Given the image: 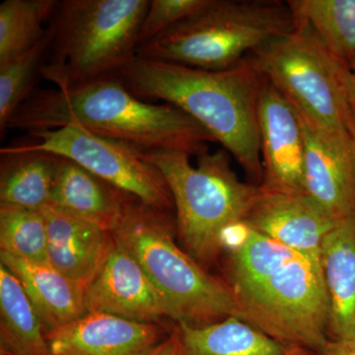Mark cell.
I'll return each mask as SVG.
<instances>
[{
  "label": "cell",
  "mask_w": 355,
  "mask_h": 355,
  "mask_svg": "<svg viewBox=\"0 0 355 355\" xmlns=\"http://www.w3.org/2000/svg\"><path fill=\"white\" fill-rule=\"evenodd\" d=\"M228 253L225 282L238 318L286 347L317 354L329 340L322 266L253 229Z\"/></svg>",
  "instance_id": "cell-1"
},
{
  "label": "cell",
  "mask_w": 355,
  "mask_h": 355,
  "mask_svg": "<svg viewBox=\"0 0 355 355\" xmlns=\"http://www.w3.org/2000/svg\"><path fill=\"white\" fill-rule=\"evenodd\" d=\"M116 76L139 99L162 101L188 114L260 186L263 170L259 100L263 76L251 55L221 71L135 55Z\"/></svg>",
  "instance_id": "cell-2"
},
{
  "label": "cell",
  "mask_w": 355,
  "mask_h": 355,
  "mask_svg": "<svg viewBox=\"0 0 355 355\" xmlns=\"http://www.w3.org/2000/svg\"><path fill=\"white\" fill-rule=\"evenodd\" d=\"M76 125L142 151H181L200 156L216 139L173 105L140 100L116 76L69 89L35 91L9 121L30 133Z\"/></svg>",
  "instance_id": "cell-3"
},
{
  "label": "cell",
  "mask_w": 355,
  "mask_h": 355,
  "mask_svg": "<svg viewBox=\"0 0 355 355\" xmlns=\"http://www.w3.org/2000/svg\"><path fill=\"white\" fill-rule=\"evenodd\" d=\"M176 216L132 198L112 235L139 261L178 324L207 326L238 317L225 280L207 272L175 242Z\"/></svg>",
  "instance_id": "cell-4"
},
{
  "label": "cell",
  "mask_w": 355,
  "mask_h": 355,
  "mask_svg": "<svg viewBox=\"0 0 355 355\" xmlns=\"http://www.w3.org/2000/svg\"><path fill=\"white\" fill-rule=\"evenodd\" d=\"M140 153L169 187L182 247L207 270L223 251L224 231L245 220L260 197V187L239 179L225 149L198 156L196 167L181 151Z\"/></svg>",
  "instance_id": "cell-5"
},
{
  "label": "cell",
  "mask_w": 355,
  "mask_h": 355,
  "mask_svg": "<svg viewBox=\"0 0 355 355\" xmlns=\"http://www.w3.org/2000/svg\"><path fill=\"white\" fill-rule=\"evenodd\" d=\"M149 0H60L42 78L64 90L116 76L137 55Z\"/></svg>",
  "instance_id": "cell-6"
},
{
  "label": "cell",
  "mask_w": 355,
  "mask_h": 355,
  "mask_svg": "<svg viewBox=\"0 0 355 355\" xmlns=\"http://www.w3.org/2000/svg\"><path fill=\"white\" fill-rule=\"evenodd\" d=\"M288 2L211 0L187 18L140 46L137 55L193 69H232L268 42L295 29Z\"/></svg>",
  "instance_id": "cell-7"
},
{
  "label": "cell",
  "mask_w": 355,
  "mask_h": 355,
  "mask_svg": "<svg viewBox=\"0 0 355 355\" xmlns=\"http://www.w3.org/2000/svg\"><path fill=\"white\" fill-rule=\"evenodd\" d=\"M250 53L257 67L291 103L299 116L334 139L352 141L354 114L343 69L306 23Z\"/></svg>",
  "instance_id": "cell-8"
},
{
  "label": "cell",
  "mask_w": 355,
  "mask_h": 355,
  "mask_svg": "<svg viewBox=\"0 0 355 355\" xmlns=\"http://www.w3.org/2000/svg\"><path fill=\"white\" fill-rule=\"evenodd\" d=\"M37 142L18 146L73 161L107 183L153 209L174 211L164 177L142 157L140 149L99 137L76 125L30 133Z\"/></svg>",
  "instance_id": "cell-9"
},
{
  "label": "cell",
  "mask_w": 355,
  "mask_h": 355,
  "mask_svg": "<svg viewBox=\"0 0 355 355\" xmlns=\"http://www.w3.org/2000/svg\"><path fill=\"white\" fill-rule=\"evenodd\" d=\"M263 181L270 193H306L302 125L291 103L265 76L259 100Z\"/></svg>",
  "instance_id": "cell-10"
},
{
  "label": "cell",
  "mask_w": 355,
  "mask_h": 355,
  "mask_svg": "<svg viewBox=\"0 0 355 355\" xmlns=\"http://www.w3.org/2000/svg\"><path fill=\"white\" fill-rule=\"evenodd\" d=\"M85 299L88 313H106L147 324L169 319L142 266L113 235L99 272L86 287Z\"/></svg>",
  "instance_id": "cell-11"
},
{
  "label": "cell",
  "mask_w": 355,
  "mask_h": 355,
  "mask_svg": "<svg viewBox=\"0 0 355 355\" xmlns=\"http://www.w3.org/2000/svg\"><path fill=\"white\" fill-rule=\"evenodd\" d=\"M245 223L321 266L324 238L340 222L331 218L307 193H270L261 191Z\"/></svg>",
  "instance_id": "cell-12"
},
{
  "label": "cell",
  "mask_w": 355,
  "mask_h": 355,
  "mask_svg": "<svg viewBox=\"0 0 355 355\" xmlns=\"http://www.w3.org/2000/svg\"><path fill=\"white\" fill-rule=\"evenodd\" d=\"M298 116L305 144L306 193L336 221L355 216L354 139H334Z\"/></svg>",
  "instance_id": "cell-13"
},
{
  "label": "cell",
  "mask_w": 355,
  "mask_h": 355,
  "mask_svg": "<svg viewBox=\"0 0 355 355\" xmlns=\"http://www.w3.org/2000/svg\"><path fill=\"white\" fill-rule=\"evenodd\" d=\"M170 331L163 324L88 313L46 338L51 355H146Z\"/></svg>",
  "instance_id": "cell-14"
},
{
  "label": "cell",
  "mask_w": 355,
  "mask_h": 355,
  "mask_svg": "<svg viewBox=\"0 0 355 355\" xmlns=\"http://www.w3.org/2000/svg\"><path fill=\"white\" fill-rule=\"evenodd\" d=\"M41 211L48 233L49 263L86 289L106 258L111 233L51 205Z\"/></svg>",
  "instance_id": "cell-15"
},
{
  "label": "cell",
  "mask_w": 355,
  "mask_h": 355,
  "mask_svg": "<svg viewBox=\"0 0 355 355\" xmlns=\"http://www.w3.org/2000/svg\"><path fill=\"white\" fill-rule=\"evenodd\" d=\"M1 265L17 277L41 320L46 336L88 314L85 291L50 263H36L0 252Z\"/></svg>",
  "instance_id": "cell-16"
},
{
  "label": "cell",
  "mask_w": 355,
  "mask_h": 355,
  "mask_svg": "<svg viewBox=\"0 0 355 355\" xmlns=\"http://www.w3.org/2000/svg\"><path fill=\"white\" fill-rule=\"evenodd\" d=\"M321 266L329 298L328 338L355 340V216L324 238Z\"/></svg>",
  "instance_id": "cell-17"
},
{
  "label": "cell",
  "mask_w": 355,
  "mask_h": 355,
  "mask_svg": "<svg viewBox=\"0 0 355 355\" xmlns=\"http://www.w3.org/2000/svg\"><path fill=\"white\" fill-rule=\"evenodd\" d=\"M132 198L73 161L62 157L49 205L112 233Z\"/></svg>",
  "instance_id": "cell-18"
},
{
  "label": "cell",
  "mask_w": 355,
  "mask_h": 355,
  "mask_svg": "<svg viewBox=\"0 0 355 355\" xmlns=\"http://www.w3.org/2000/svg\"><path fill=\"white\" fill-rule=\"evenodd\" d=\"M0 205L41 210L50 203L60 156L8 146L0 150Z\"/></svg>",
  "instance_id": "cell-19"
},
{
  "label": "cell",
  "mask_w": 355,
  "mask_h": 355,
  "mask_svg": "<svg viewBox=\"0 0 355 355\" xmlns=\"http://www.w3.org/2000/svg\"><path fill=\"white\" fill-rule=\"evenodd\" d=\"M183 355H298L238 317L191 327L178 324Z\"/></svg>",
  "instance_id": "cell-20"
},
{
  "label": "cell",
  "mask_w": 355,
  "mask_h": 355,
  "mask_svg": "<svg viewBox=\"0 0 355 355\" xmlns=\"http://www.w3.org/2000/svg\"><path fill=\"white\" fill-rule=\"evenodd\" d=\"M0 350L51 355L41 320L17 277L0 266Z\"/></svg>",
  "instance_id": "cell-21"
},
{
  "label": "cell",
  "mask_w": 355,
  "mask_h": 355,
  "mask_svg": "<svg viewBox=\"0 0 355 355\" xmlns=\"http://www.w3.org/2000/svg\"><path fill=\"white\" fill-rule=\"evenodd\" d=\"M296 22L306 23L331 55L349 67L355 60V0H289Z\"/></svg>",
  "instance_id": "cell-22"
},
{
  "label": "cell",
  "mask_w": 355,
  "mask_h": 355,
  "mask_svg": "<svg viewBox=\"0 0 355 355\" xmlns=\"http://www.w3.org/2000/svg\"><path fill=\"white\" fill-rule=\"evenodd\" d=\"M58 0H6L0 4V64L46 36Z\"/></svg>",
  "instance_id": "cell-23"
},
{
  "label": "cell",
  "mask_w": 355,
  "mask_h": 355,
  "mask_svg": "<svg viewBox=\"0 0 355 355\" xmlns=\"http://www.w3.org/2000/svg\"><path fill=\"white\" fill-rule=\"evenodd\" d=\"M50 46V35L22 55L0 64V133L3 139L9 121L34 94Z\"/></svg>",
  "instance_id": "cell-24"
},
{
  "label": "cell",
  "mask_w": 355,
  "mask_h": 355,
  "mask_svg": "<svg viewBox=\"0 0 355 355\" xmlns=\"http://www.w3.org/2000/svg\"><path fill=\"white\" fill-rule=\"evenodd\" d=\"M2 253L22 260L49 263L48 233L41 210L0 205Z\"/></svg>",
  "instance_id": "cell-25"
},
{
  "label": "cell",
  "mask_w": 355,
  "mask_h": 355,
  "mask_svg": "<svg viewBox=\"0 0 355 355\" xmlns=\"http://www.w3.org/2000/svg\"><path fill=\"white\" fill-rule=\"evenodd\" d=\"M211 0H151L140 26L139 48L161 33L196 15Z\"/></svg>",
  "instance_id": "cell-26"
},
{
  "label": "cell",
  "mask_w": 355,
  "mask_h": 355,
  "mask_svg": "<svg viewBox=\"0 0 355 355\" xmlns=\"http://www.w3.org/2000/svg\"><path fill=\"white\" fill-rule=\"evenodd\" d=\"M146 355H183L181 338H180L177 324L170 331L167 338Z\"/></svg>",
  "instance_id": "cell-27"
},
{
  "label": "cell",
  "mask_w": 355,
  "mask_h": 355,
  "mask_svg": "<svg viewBox=\"0 0 355 355\" xmlns=\"http://www.w3.org/2000/svg\"><path fill=\"white\" fill-rule=\"evenodd\" d=\"M318 355H355V340H328Z\"/></svg>",
  "instance_id": "cell-28"
},
{
  "label": "cell",
  "mask_w": 355,
  "mask_h": 355,
  "mask_svg": "<svg viewBox=\"0 0 355 355\" xmlns=\"http://www.w3.org/2000/svg\"><path fill=\"white\" fill-rule=\"evenodd\" d=\"M343 85L347 103L355 118V60L343 69Z\"/></svg>",
  "instance_id": "cell-29"
},
{
  "label": "cell",
  "mask_w": 355,
  "mask_h": 355,
  "mask_svg": "<svg viewBox=\"0 0 355 355\" xmlns=\"http://www.w3.org/2000/svg\"><path fill=\"white\" fill-rule=\"evenodd\" d=\"M350 133H352V137H354V146H355V118L354 116V120H352V125H350Z\"/></svg>",
  "instance_id": "cell-30"
},
{
  "label": "cell",
  "mask_w": 355,
  "mask_h": 355,
  "mask_svg": "<svg viewBox=\"0 0 355 355\" xmlns=\"http://www.w3.org/2000/svg\"><path fill=\"white\" fill-rule=\"evenodd\" d=\"M299 355H318L315 354V352H307V350H304V352H301Z\"/></svg>",
  "instance_id": "cell-31"
},
{
  "label": "cell",
  "mask_w": 355,
  "mask_h": 355,
  "mask_svg": "<svg viewBox=\"0 0 355 355\" xmlns=\"http://www.w3.org/2000/svg\"><path fill=\"white\" fill-rule=\"evenodd\" d=\"M0 355H18V354H11V352H6V350H0Z\"/></svg>",
  "instance_id": "cell-32"
}]
</instances>
